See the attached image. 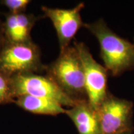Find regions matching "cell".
<instances>
[{
  "mask_svg": "<svg viewBox=\"0 0 134 134\" xmlns=\"http://www.w3.org/2000/svg\"><path fill=\"white\" fill-rule=\"evenodd\" d=\"M83 27L98 39L105 68L113 76L134 70V43L119 36L103 19L84 23Z\"/></svg>",
  "mask_w": 134,
  "mask_h": 134,
  "instance_id": "obj_1",
  "label": "cell"
},
{
  "mask_svg": "<svg viewBox=\"0 0 134 134\" xmlns=\"http://www.w3.org/2000/svg\"><path fill=\"white\" fill-rule=\"evenodd\" d=\"M45 72L76 103L88 101L83 63L75 46L60 50L57 58L46 65Z\"/></svg>",
  "mask_w": 134,
  "mask_h": 134,
  "instance_id": "obj_2",
  "label": "cell"
},
{
  "mask_svg": "<svg viewBox=\"0 0 134 134\" xmlns=\"http://www.w3.org/2000/svg\"><path fill=\"white\" fill-rule=\"evenodd\" d=\"M40 47L32 41L6 42L0 52V72L9 77L26 73L40 74L46 71Z\"/></svg>",
  "mask_w": 134,
  "mask_h": 134,
  "instance_id": "obj_3",
  "label": "cell"
},
{
  "mask_svg": "<svg viewBox=\"0 0 134 134\" xmlns=\"http://www.w3.org/2000/svg\"><path fill=\"white\" fill-rule=\"evenodd\" d=\"M103 134L133 131V104L108 91L96 110Z\"/></svg>",
  "mask_w": 134,
  "mask_h": 134,
  "instance_id": "obj_4",
  "label": "cell"
},
{
  "mask_svg": "<svg viewBox=\"0 0 134 134\" xmlns=\"http://www.w3.org/2000/svg\"><path fill=\"white\" fill-rule=\"evenodd\" d=\"M11 78L15 98L21 95L42 97L51 99L68 108L76 104L47 75L26 73Z\"/></svg>",
  "mask_w": 134,
  "mask_h": 134,
  "instance_id": "obj_5",
  "label": "cell"
},
{
  "mask_svg": "<svg viewBox=\"0 0 134 134\" xmlns=\"http://www.w3.org/2000/svg\"><path fill=\"white\" fill-rule=\"evenodd\" d=\"M74 46L78 50L83 63L88 103L92 108L97 110L108 92V71L105 66L94 59L85 43L75 41Z\"/></svg>",
  "mask_w": 134,
  "mask_h": 134,
  "instance_id": "obj_6",
  "label": "cell"
},
{
  "mask_svg": "<svg viewBox=\"0 0 134 134\" xmlns=\"http://www.w3.org/2000/svg\"><path fill=\"white\" fill-rule=\"evenodd\" d=\"M85 6V3L81 2L71 9L41 7L43 18L50 19L56 30L60 50L70 46L75 35L83 27L85 23L82 21L81 11Z\"/></svg>",
  "mask_w": 134,
  "mask_h": 134,
  "instance_id": "obj_7",
  "label": "cell"
},
{
  "mask_svg": "<svg viewBox=\"0 0 134 134\" xmlns=\"http://www.w3.org/2000/svg\"><path fill=\"white\" fill-rule=\"evenodd\" d=\"M3 27L6 42L22 43L32 41L31 33L40 18L31 13H4Z\"/></svg>",
  "mask_w": 134,
  "mask_h": 134,
  "instance_id": "obj_8",
  "label": "cell"
},
{
  "mask_svg": "<svg viewBox=\"0 0 134 134\" xmlns=\"http://www.w3.org/2000/svg\"><path fill=\"white\" fill-rule=\"evenodd\" d=\"M65 114L73 122L79 134H103L96 110L88 101L76 103L65 110Z\"/></svg>",
  "mask_w": 134,
  "mask_h": 134,
  "instance_id": "obj_9",
  "label": "cell"
},
{
  "mask_svg": "<svg viewBox=\"0 0 134 134\" xmlns=\"http://www.w3.org/2000/svg\"><path fill=\"white\" fill-rule=\"evenodd\" d=\"M25 111L34 114L57 115L65 114V109L60 103L51 99L21 95L17 96L14 103Z\"/></svg>",
  "mask_w": 134,
  "mask_h": 134,
  "instance_id": "obj_10",
  "label": "cell"
},
{
  "mask_svg": "<svg viewBox=\"0 0 134 134\" xmlns=\"http://www.w3.org/2000/svg\"><path fill=\"white\" fill-rule=\"evenodd\" d=\"M15 98L11 78L0 72V105L14 103Z\"/></svg>",
  "mask_w": 134,
  "mask_h": 134,
  "instance_id": "obj_11",
  "label": "cell"
},
{
  "mask_svg": "<svg viewBox=\"0 0 134 134\" xmlns=\"http://www.w3.org/2000/svg\"><path fill=\"white\" fill-rule=\"evenodd\" d=\"M31 3L30 0H2L0 3L6 6L11 14L26 13L28 5Z\"/></svg>",
  "mask_w": 134,
  "mask_h": 134,
  "instance_id": "obj_12",
  "label": "cell"
},
{
  "mask_svg": "<svg viewBox=\"0 0 134 134\" xmlns=\"http://www.w3.org/2000/svg\"><path fill=\"white\" fill-rule=\"evenodd\" d=\"M6 43V37H5L3 22L0 19V52L3 49V47Z\"/></svg>",
  "mask_w": 134,
  "mask_h": 134,
  "instance_id": "obj_13",
  "label": "cell"
},
{
  "mask_svg": "<svg viewBox=\"0 0 134 134\" xmlns=\"http://www.w3.org/2000/svg\"><path fill=\"white\" fill-rule=\"evenodd\" d=\"M133 131H127V132H121V133H118L115 134H133Z\"/></svg>",
  "mask_w": 134,
  "mask_h": 134,
  "instance_id": "obj_14",
  "label": "cell"
},
{
  "mask_svg": "<svg viewBox=\"0 0 134 134\" xmlns=\"http://www.w3.org/2000/svg\"><path fill=\"white\" fill-rule=\"evenodd\" d=\"M133 41H134V38H133ZM134 43V42H133Z\"/></svg>",
  "mask_w": 134,
  "mask_h": 134,
  "instance_id": "obj_15",
  "label": "cell"
}]
</instances>
